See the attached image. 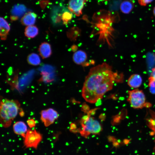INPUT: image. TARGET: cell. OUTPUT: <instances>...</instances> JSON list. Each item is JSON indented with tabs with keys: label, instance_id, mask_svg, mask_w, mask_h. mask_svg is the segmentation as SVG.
Listing matches in <instances>:
<instances>
[{
	"label": "cell",
	"instance_id": "obj_6",
	"mask_svg": "<svg viewBox=\"0 0 155 155\" xmlns=\"http://www.w3.org/2000/svg\"><path fill=\"white\" fill-rule=\"evenodd\" d=\"M40 114V119L46 127L53 124L59 117L58 112L51 108L42 111Z\"/></svg>",
	"mask_w": 155,
	"mask_h": 155
},
{
	"label": "cell",
	"instance_id": "obj_19",
	"mask_svg": "<svg viewBox=\"0 0 155 155\" xmlns=\"http://www.w3.org/2000/svg\"><path fill=\"white\" fill-rule=\"evenodd\" d=\"M148 86L150 92L152 94H155V80L151 76L148 78Z\"/></svg>",
	"mask_w": 155,
	"mask_h": 155
},
{
	"label": "cell",
	"instance_id": "obj_2",
	"mask_svg": "<svg viewBox=\"0 0 155 155\" xmlns=\"http://www.w3.org/2000/svg\"><path fill=\"white\" fill-rule=\"evenodd\" d=\"M20 104L16 100L2 99L0 103V122L5 128L9 127L17 116Z\"/></svg>",
	"mask_w": 155,
	"mask_h": 155
},
{
	"label": "cell",
	"instance_id": "obj_20",
	"mask_svg": "<svg viewBox=\"0 0 155 155\" xmlns=\"http://www.w3.org/2000/svg\"><path fill=\"white\" fill-rule=\"evenodd\" d=\"M154 0H138V2L140 5L145 6L147 4L152 2Z\"/></svg>",
	"mask_w": 155,
	"mask_h": 155
},
{
	"label": "cell",
	"instance_id": "obj_5",
	"mask_svg": "<svg viewBox=\"0 0 155 155\" xmlns=\"http://www.w3.org/2000/svg\"><path fill=\"white\" fill-rule=\"evenodd\" d=\"M83 135L86 136L90 133L97 134L101 130V125L98 121L94 119L92 117L88 118L84 121L82 125Z\"/></svg>",
	"mask_w": 155,
	"mask_h": 155
},
{
	"label": "cell",
	"instance_id": "obj_11",
	"mask_svg": "<svg viewBox=\"0 0 155 155\" xmlns=\"http://www.w3.org/2000/svg\"><path fill=\"white\" fill-rule=\"evenodd\" d=\"M14 133L16 135L21 136L24 138L28 130L26 125L23 121L16 122L13 125Z\"/></svg>",
	"mask_w": 155,
	"mask_h": 155
},
{
	"label": "cell",
	"instance_id": "obj_7",
	"mask_svg": "<svg viewBox=\"0 0 155 155\" xmlns=\"http://www.w3.org/2000/svg\"><path fill=\"white\" fill-rule=\"evenodd\" d=\"M87 0H70L68 8L75 16H79L82 14V10Z\"/></svg>",
	"mask_w": 155,
	"mask_h": 155
},
{
	"label": "cell",
	"instance_id": "obj_17",
	"mask_svg": "<svg viewBox=\"0 0 155 155\" xmlns=\"http://www.w3.org/2000/svg\"><path fill=\"white\" fill-rule=\"evenodd\" d=\"M28 63L30 65L37 66L41 63V60L39 56L37 54L32 53L29 54L27 57Z\"/></svg>",
	"mask_w": 155,
	"mask_h": 155
},
{
	"label": "cell",
	"instance_id": "obj_9",
	"mask_svg": "<svg viewBox=\"0 0 155 155\" xmlns=\"http://www.w3.org/2000/svg\"><path fill=\"white\" fill-rule=\"evenodd\" d=\"M142 82V78L140 75L133 74L131 75L128 78L127 84L131 88L136 89L141 86Z\"/></svg>",
	"mask_w": 155,
	"mask_h": 155
},
{
	"label": "cell",
	"instance_id": "obj_10",
	"mask_svg": "<svg viewBox=\"0 0 155 155\" xmlns=\"http://www.w3.org/2000/svg\"><path fill=\"white\" fill-rule=\"evenodd\" d=\"M37 15L34 13L29 11L25 13L22 18L21 22L23 25H33L35 23Z\"/></svg>",
	"mask_w": 155,
	"mask_h": 155
},
{
	"label": "cell",
	"instance_id": "obj_12",
	"mask_svg": "<svg viewBox=\"0 0 155 155\" xmlns=\"http://www.w3.org/2000/svg\"><path fill=\"white\" fill-rule=\"evenodd\" d=\"M0 34L1 39L2 40H5L10 30V26L3 18L0 17Z\"/></svg>",
	"mask_w": 155,
	"mask_h": 155
},
{
	"label": "cell",
	"instance_id": "obj_16",
	"mask_svg": "<svg viewBox=\"0 0 155 155\" xmlns=\"http://www.w3.org/2000/svg\"><path fill=\"white\" fill-rule=\"evenodd\" d=\"M26 10L27 9L24 5H16L12 9L11 13L13 15L20 17L24 15Z\"/></svg>",
	"mask_w": 155,
	"mask_h": 155
},
{
	"label": "cell",
	"instance_id": "obj_15",
	"mask_svg": "<svg viewBox=\"0 0 155 155\" xmlns=\"http://www.w3.org/2000/svg\"><path fill=\"white\" fill-rule=\"evenodd\" d=\"M38 33V29L35 26H27L25 29V35L29 38H34L37 35Z\"/></svg>",
	"mask_w": 155,
	"mask_h": 155
},
{
	"label": "cell",
	"instance_id": "obj_21",
	"mask_svg": "<svg viewBox=\"0 0 155 155\" xmlns=\"http://www.w3.org/2000/svg\"><path fill=\"white\" fill-rule=\"evenodd\" d=\"M27 123L28 126L32 128L35 127L36 125V122L33 119H30L27 121Z\"/></svg>",
	"mask_w": 155,
	"mask_h": 155
},
{
	"label": "cell",
	"instance_id": "obj_8",
	"mask_svg": "<svg viewBox=\"0 0 155 155\" xmlns=\"http://www.w3.org/2000/svg\"><path fill=\"white\" fill-rule=\"evenodd\" d=\"M38 51L42 59L48 58L51 56L52 53L51 45L47 42H43L39 45Z\"/></svg>",
	"mask_w": 155,
	"mask_h": 155
},
{
	"label": "cell",
	"instance_id": "obj_24",
	"mask_svg": "<svg viewBox=\"0 0 155 155\" xmlns=\"http://www.w3.org/2000/svg\"><path fill=\"white\" fill-rule=\"evenodd\" d=\"M21 117H23L24 115V113L23 111H22L19 113Z\"/></svg>",
	"mask_w": 155,
	"mask_h": 155
},
{
	"label": "cell",
	"instance_id": "obj_14",
	"mask_svg": "<svg viewBox=\"0 0 155 155\" xmlns=\"http://www.w3.org/2000/svg\"><path fill=\"white\" fill-rule=\"evenodd\" d=\"M87 58L86 53L84 51L79 50L75 52L73 56L74 62L76 64H82L86 60Z\"/></svg>",
	"mask_w": 155,
	"mask_h": 155
},
{
	"label": "cell",
	"instance_id": "obj_25",
	"mask_svg": "<svg viewBox=\"0 0 155 155\" xmlns=\"http://www.w3.org/2000/svg\"><path fill=\"white\" fill-rule=\"evenodd\" d=\"M153 13L154 16L155 17V6L154 7L153 9Z\"/></svg>",
	"mask_w": 155,
	"mask_h": 155
},
{
	"label": "cell",
	"instance_id": "obj_23",
	"mask_svg": "<svg viewBox=\"0 0 155 155\" xmlns=\"http://www.w3.org/2000/svg\"><path fill=\"white\" fill-rule=\"evenodd\" d=\"M18 17L16 16L13 15L10 17V19L11 21H16L18 20Z\"/></svg>",
	"mask_w": 155,
	"mask_h": 155
},
{
	"label": "cell",
	"instance_id": "obj_4",
	"mask_svg": "<svg viewBox=\"0 0 155 155\" xmlns=\"http://www.w3.org/2000/svg\"><path fill=\"white\" fill-rule=\"evenodd\" d=\"M23 139V147L25 149L33 148L37 149L42 141V135L35 129H28Z\"/></svg>",
	"mask_w": 155,
	"mask_h": 155
},
{
	"label": "cell",
	"instance_id": "obj_13",
	"mask_svg": "<svg viewBox=\"0 0 155 155\" xmlns=\"http://www.w3.org/2000/svg\"><path fill=\"white\" fill-rule=\"evenodd\" d=\"M134 7L133 2L130 0H124L121 4L120 9L124 14H129Z\"/></svg>",
	"mask_w": 155,
	"mask_h": 155
},
{
	"label": "cell",
	"instance_id": "obj_1",
	"mask_svg": "<svg viewBox=\"0 0 155 155\" xmlns=\"http://www.w3.org/2000/svg\"><path fill=\"white\" fill-rule=\"evenodd\" d=\"M121 74L114 72L112 67L106 63L92 68L85 78L82 97L89 103H96L112 89L115 81L122 78Z\"/></svg>",
	"mask_w": 155,
	"mask_h": 155
},
{
	"label": "cell",
	"instance_id": "obj_18",
	"mask_svg": "<svg viewBox=\"0 0 155 155\" xmlns=\"http://www.w3.org/2000/svg\"><path fill=\"white\" fill-rule=\"evenodd\" d=\"M73 17L72 14L68 11H65L62 13L61 20L63 24L65 25L67 24L71 20Z\"/></svg>",
	"mask_w": 155,
	"mask_h": 155
},
{
	"label": "cell",
	"instance_id": "obj_22",
	"mask_svg": "<svg viewBox=\"0 0 155 155\" xmlns=\"http://www.w3.org/2000/svg\"><path fill=\"white\" fill-rule=\"evenodd\" d=\"M150 76L152 77L155 80V67L152 68Z\"/></svg>",
	"mask_w": 155,
	"mask_h": 155
},
{
	"label": "cell",
	"instance_id": "obj_3",
	"mask_svg": "<svg viewBox=\"0 0 155 155\" xmlns=\"http://www.w3.org/2000/svg\"><path fill=\"white\" fill-rule=\"evenodd\" d=\"M127 101L131 107L135 109H141L144 107L148 108L151 104L146 102L145 94L142 90L138 88L129 91Z\"/></svg>",
	"mask_w": 155,
	"mask_h": 155
}]
</instances>
